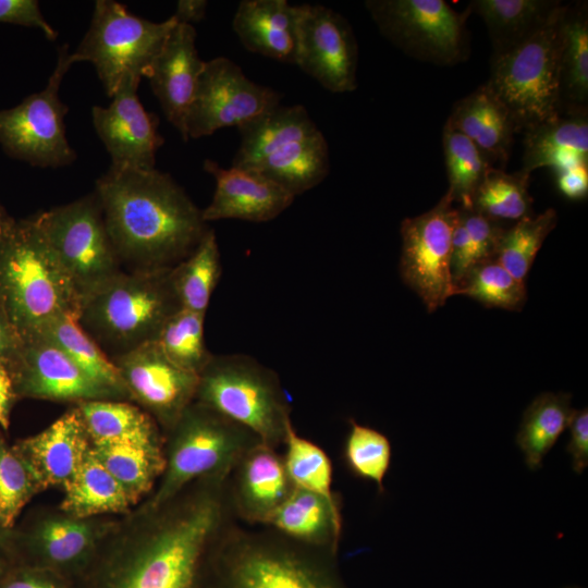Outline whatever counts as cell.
<instances>
[{
  "instance_id": "b9f144b4",
  "label": "cell",
  "mask_w": 588,
  "mask_h": 588,
  "mask_svg": "<svg viewBox=\"0 0 588 588\" xmlns=\"http://www.w3.org/2000/svg\"><path fill=\"white\" fill-rule=\"evenodd\" d=\"M205 316L181 308L164 322L155 341L172 363L196 375L213 355L205 342Z\"/></svg>"
},
{
  "instance_id": "5bb4252c",
  "label": "cell",
  "mask_w": 588,
  "mask_h": 588,
  "mask_svg": "<svg viewBox=\"0 0 588 588\" xmlns=\"http://www.w3.org/2000/svg\"><path fill=\"white\" fill-rule=\"evenodd\" d=\"M114 526L110 520L79 518L61 510L41 514L23 530L13 528L12 565L50 571L73 583Z\"/></svg>"
},
{
  "instance_id": "f35d334b",
  "label": "cell",
  "mask_w": 588,
  "mask_h": 588,
  "mask_svg": "<svg viewBox=\"0 0 588 588\" xmlns=\"http://www.w3.org/2000/svg\"><path fill=\"white\" fill-rule=\"evenodd\" d=\"M442 144L449 180L446 194L460 207L468 208L476 188L493 164L470 139L448 124L443 127Z\"/></svg>"
},
{
  "instance_id": "484cf974",
  "label": "cell",
  "mask_w": 588,
  "mask_h": 588,
  "mask_svg": "<svg viewBox=\"0 0 588 588\" xmlns=\"http://www.w3.org/2000/svg\"><path fill=\"white\" fill-rule=\"evenodd\" d=\"M588 113V7L564 4L560 23L559 114Z\"/></svg>"
},
{
  "instance_id": "ee69618b",
  "label": "cell",
  "mask_w": 588,
  "mask_h": 588,
  "mask_svg": "<svg viewBox=\"0 0 588 588\" xmlns=\"http://www.w3.org/2000/svg\"><path fill=\"white\" fill-rule=\"evenodd\" d=\"M40 490L26 463L0 430V523L13 529L25 505Z\"/></svg>"
},
{
  "instance_id": "ffe728a7",
  "label": "cell",
  "mask_w": 588,
  "mask_h": 588,
  "mask_svg": "<svg viewBox=\"0 0 588 588\" xmlns=\"http://www.w3.org/2000/svg\"><path fill=\"white\" fill-rule=\"evenodd\" d=\"M204 170L216 181L212 199L201 210L207 223L223 219L268 222L287 209L295 198L279 184L253 170L232 166L224 169L210 159L204 161Z\"/></svg>"
},
{
  "instance_id": "83f0119b",
  "label": "cell",
  "mask_w": 588,
  "mask_h": 588,
  "mask_svg": "<svg viewBox=\"0 0 588 588\" xmlns=\"http://www.w3.org/2000/svg\"><path fill=\"white\" fill-rule=\"evenodd\" d=\"M248 170L260 173L296 197L320 184L329 174V146L318 130L282 145Z\"/></svg>"
},
{
  "instance_id": "ac0fdd59",
  "label": "cell",
  "mask_w": 588,
  "mask_h": 588,
  "mask_svg": "<svg viewBox=\"0 0 588 588\" xmlns=\"http://www.w3.org/2000/svg\"><path fill=\"white\" fill-rule=\"evenodd\" d=\"M9 370L17 397L76 404L119 400L113 392L89 378L62 350L39 334L23 340Z\"/></svg>"
},
{
  "instance_id": "603a6c76",
  "label": "cell",
  "mask_w": 588,
  "mask_h": 588,
  "mask_svg": "<svg viewBox=\"0 0 588 588\" xmlns=\"http://www.w3.org/2000/svg\"><path fill=\"white\" fill-rule=\"evenodd\" d=\"M299 5L286 0H243L232 27L250 52L295 64Z\"/></svg>"
},
{
  "instance_id": "f907efd6",
  "label": "cell",
  "mask_w": 588,
  "mask_h": 588,
  "mask_svg": "<svg viewBox=\"0 0 588 588\" xmlns=\"http://www.w3.org/2000/svg\"><path fill=\"white\" fill-rule=\"evenodd\" d=\"M474 267L475 261L473 245L467 231L458 218L457 209V219L452 235L451 258V273L455 290Z\"/></svg>"
},
{
  "instance_id": "60d3db41",
  "label": "cell",
  "mask_w": 588,
  "mask_h": 588,
  "mask_svg": "<svg viewBox=\"0 0 588 588\" xmlns=\"http://www.w3.org/2000/svg\"><path fill=\"white\" fill-rule=\"evenodd\" d=\"M556 224L558 213L552 208L516 221L505 229L494 259L515 279L525 282L537 253Z\"/></svg>"
},
{
  "instance_id": "ab89813d",
  "label": "cell",
  "mask_w": 588,
  "mask_h": 588,
  "mask_svg": "<svg viewBox=\"0 0 588 588\" xmlns=\"http://www.w3.org/2000/svg\"><path fill=\"white\" fill-rule=\"evenodd\" d=\"M283 458L287 476L296 488L323 498L333 510L340 506L332 492V465L326 452L311 441L298 436L292 425L287 426Z\"/></svg>"
},
{
  "instance_id": "9c48e42d",
  "label": "cell",
  "mask_w": 588,
  "mask_h": 588,
  "mask_svg": "<svg viewBox=\"0 0 588 588\" xmlns=\"http://www.w3.org/2000/svg\"><path fill=\"white\" fill-rule=\"evenodd\" d=\"M173 15L151 22L133 15L120 2L97 0L90 25L72 54L75 62H90L109 97L121 83L140 82L176 24Z\"/></svg>"
},
{
  "instance_id": "816d5d0a",
  "label": "cell",
  "mask_w": 588,
  "mask_h": 588,
  "mask_svg": "<svg viewBox=\"0 0 588 588\" xmlns=\"http://www.w3.org/2000/svg\"><path fill=\"white\" fill-rule=\"evenodd\" d=\"M555 172L559 191L569 199H583L588 195V164L579 163Z\"/></svg>"
},
{
  "instance_id": "e575fe53",
  "label": "cell",
  "mask_w": 588,
  "mask_h": 588,
  "mask_svg": "<svg viewBox=\"0 0 588 588\" xmlns=\"http://www.w3.org/2000/svg\"><path fill=\"white\" fill-rule=\"evenodd\" d=\"M36 334L57 345L89 378L113 392L119 400L132 401L118 368L82 329L76 317L58 316L47 322Z\"/></svg>"
},
{
  "instance_id": "4dcf8cb0",
  "label": "cell",
  "mask_w": 588,
  "mask_h": 588,
  "mask_svg": "<svg viewBox=\"0 0 588 588\" xmlns=\"http://www.w3.org/2000/svg\"><path fill=\"white\" fill-rule=\"evenodd\" d=\"M241 142L232 167L248 169L282 145L319 128L302 105H278L237 126Z\"/></svg>"
},
{
  "instance_id": "d590c367",
  "label": "cell",
  "mask_w": 588,
  "mask_h": 588,
  "mask_svg": "<svg viewBox=\"0 0 588 588\" xmlns=\"http://www.w3.org/2000/svg\"><path fill=\"white\" fill-rule=\"evenodd\" d=\"M574 408L571 395L544 392L526 408L516 436V443L529 469L541 467L543 457L568 427Z\"/></svg>"
},
{
  "instance_id": "1f68e13d",
  "label": "cell",
  "mask_w": 588,
  "mask_h": 588,
  "mask_svg": "<svg viewBox=\"0 0 588 588\" xmlns=\"http://www.w3.org/2000/svg\"><path fill=\"white\" fill-rule=\"evenodd\" d=\"M91 450L121 485L132 505L151 492L166 467L163 440L91 444Z\"/></svg>"
},
{
  "instance_id": "8992f818",
  "label": "cell",
  "mask_w": 588,
  "mask_h": 588,
  "mask_svg": "<svg viewBox=\"0 0 588 588\" xmlns=\"http://www.w3.org/2000/svg\"><path fill=\"white\" fill-rule=\"evenodd\" d=\"M258 442L245 427L194 401L168 431L163 474L142 507L158 509L199 480H226L246 451Z\"/></svg>"
},
{
  "instance_id": "11a10c76",
  "label": "cell",
  "mask_w": 588,
  "mask_h": 588,
  "mask_svg": "<svg viewBox=\"0 0 588 588\" xmlns=\"http://www.w3.org/2000/svg\"><path fill=\"white\" fill-rule=\"evenodd\" d=\"M207 7L206 0H180L173 16L177 23L193 25L205 17Z\"/></svg>"
},
{
  "instance_id": "681fc988",
  "label": "cell",
  "mask_w": 588,
  "mask_h": 588,
  "mask_svg": "<svg viewBox=\"0 0 588 588\" xmlns=\"http://www.w3.org/2000/svg\"><path fill=\"white\" fill-rule=\"evenodd\" d=\"M567 428L569 440L566 451L572 457L573 470L580 474L588 465V411L586 407L573 411Z\"/></svg>"
},
{
  "instance_id": "d4e9b609",
  "label": "cell",
  "mask_w": 588,
  "mask_h": 588,
  "mask_svg": "<svg viewBox=\"0 0 588 588\" xmlns=\"http://www.w3.org/2000/svg\"><path fill=\"white\" fill-rule=\"evenodd\" d=\"M445 124L470 139L492 164L504 169L517 131L506 108L486 84L458 100Z\"/></svg>"
},
{
  "instance_id": "44dd1931",
  "label": "cell",
  "mask_w": 588,
  "mask_h": 588,
  "mask_svg": "<svg viewBox=\"0 0 588 588\" xmlns=\"http://www.w3.org/2000/svg\"><path fill=\"white\" fill-rule=\"evenodd\" d=\"M204 64L196 48L195 27L176 23L147 75L167 120L184 142L186 117Z\"/></svg>"
},
{
  "instance_id": "e0dca14e",
  "label": "cell",
  "mask_w": 588,
  "mask_h": 588,
  "mask_svg": "<svg viewBox=\"0 0 588 588\" xmlns=\"http://www.w3.org/2000/svg\"><path fill=\"white\" fill-rule=\"evenodd\" d=\"M111 360L132 401L167 431L195 401L199 376L172 363L155 341Z\"/></svg>"
},
{
  "instance_id": "2e32d148",
  "label": "cell",
  "mask_w": 588,
  "mask_h": 588,
  "mask_svg": "<svg viewBox=\"0 0 588 588\" xmlns=\"http://www.w3.org/2000/svg\"><path fill=\"white\" fill-rule=\"evenodd\" d=\"M295 65L330 93L357 88L358 45L348 21L321 4H299Z\"/></svg>"
},
{
  "instance_id": "7a4b0ae2",
  "label": "cell",
  "mask_w": 588,
  "mask_h": 588,
  "mask_svg": "<svg viewBox=\"0 0 588 588\" xmlns=\"http://www.w3.org/2000/svg\"><path fill=\"white\" fill-rule=\"evenodd\" d=\"M95 193L115 253L131 270L173 268L209 230L184 188L157 169L110 167Z\"/></svg>"
},
{
  "instance_id": "9a60e30c",
  "label": "cell",
  "mask_w": 588,
  "mask_h": 588,
  "mask_svg": "<svg viewBox=\"0 0 588 588\" xmlns=\"http://www.w3.org/2000/svg\"><path fill=\"white\" fill-rule=\"evenodd\" d=\"M280 100L279 91L250 81L229 58L205 61L186 117V139L237 127L280 105Z\"/></svg>"
},
{
  "instance_id": "db71d44e",
  "label": "cell",
  "mask_w": 588,
  "mask_h": 588,
  "mask_svg": "<svg viewBox=\"0 0 588 588\" xmlns=\"http://www.w3.org/2000/svg\"><path fill=\"white\" fill-rule=\"evenodd\" d=\"M16 399L10 370L0 363V427L2 430L9 429L10 415Z\"/></svg>"
},
{
  "instance_id": "f6af8a7d",
  "label": "cell",
  "mask_w": 588,
  "mask_h": 588,
  "mask_svg": "<svg viewBox=\"0 0 588 588\" xmlns=\"http://www.w3.org/2000/svg\"><path fill=\"white\" fill-rule=\"evenodd\" d=\"M348 468L359 478L373 481L380 492L391 464L389 439L380 431L351 420L344 448Z\"/></svg>"
},
{
  "instance_id": "7402d4cb",
  "label": "cell",
  "mask_w": 588,
  "mask_h": 588,
  "mask_svg": "<svg viewBox=\"0 0 588 588\" xmlns=\"http://www.w3.org/2000/svg\"><path fill=\"white\" fill-rule=\"evenodd\" d=\"M13 448L44 490L63 487L75 475L91 449V441L75 406L42 431L17 440Z\"/></svg>"
},
{
  "instance_id": "836d02e7",
  "label": "cell",
  "mask_w": 588,
  "mask_h": 588,
  "mask_svg": "<svg viewBox=\"0 0 588 588\" xmlns=\"http://www.w3.org/2000/svg\"><path fill=\"white\" fill-rule=\"evenodd\" d=\"M91 444L163 440L157 421L128 401L94 400L76 404Z\"/></svg>"
},
{
  "instance_id": "6f0895ef",
  "label": "cell",
  "mask_w": 588,
  "mask_h": 588,
  "mask_svg": "<svg viewBox=\"0 0 588 588\" xmlns=\"http://www.w3.org/2000/svg\"><path fill=\"white\" fill-rule=\"evenodd\" d=\"M13 219L8 216L3 207L0 205V235L4 232V230L10 225Z\"/></svg>"
},
{
  "instance_id": "277c9868",
  "label": "cell",
  "mask_w": 588,
  "mask_h": 588,
  "mask_svg": "<svg viewBox=\"0 0 588 588\" xmlns=\"http://www.w3.org/2000/svg\"><path fill=\"white\" fill-rule=\"evenodd\" d=\"M179 309L171 268L123 270L82 302L77 321L112 359L156 341Z\"/></svg>"
},
{
  "instance_id": "7dc6e473",
  "label": "cell",
  "mask_w": 588,
  "mask_h": 588,
  "mask_svg": "<svg viewBox=\"0 0 588 588\" xmlns=\"http://www.w3.org/2000/svg\"><path fill=\"white\" fill-rule=\"evenodd\" d=\"M0 23L39 28L49 40L58 37L36 0H0Z\"/></svg>"
},
{
  "instance_id": "bcb514c9",
  "label": "cell",
  "mask_w": 588,
  "mask_h": 588,
  "mask_svg": "<svg viewBox=\"0 0 588 588\" xmlns=\"http://www.w3.org/2000/svg\"><path fill=\"white\" fill-rule=\"evenodd\" d=\"M457 209L458 218L473 245L475 266L494 259L505 231L501 222L471 208L457 206Z\"/></svg>"
},
{
  "instance_id": "3957f363",
  "label": "cell",
  "mask_w": 588,
  "mask_h": 588,
  "mask_svg": "<svg viewBox=\"0 0 588 588\" xmlns=\"http://www.w3.org/2000/svg\"><path fill=\"white\" fill-rule=\"evenodd\" d=\"M0 308L22 340L58 316L78 317L81 299L33 217L0 235Z\"/></svg>"
},
{
  "instance_id": "7bdbcfd3",
  "label": "cell",
  "mask_w": 588,
  "mask_h": 588,
  "mask_svg": "<svg viewBox=\"0 0 588 588\" xmlns=\"http://www.w3.org/2000/svg\"><path fill=\"white\" fill-rule=\"evenodd\" d=\"M476 299L486 307L520 310L527 299L525 282L515 279L495 259L476 265L456 286L455 295Z\"/></svg>"
},
{
  "instance_id": "9f6ffc18",
  "label": "cell",
  "mask_w": 588,
  "mask_h": 588,
  "mask_svg": "<svg viewBox=\"0 0 588 588\" xmlns=\"http://www.w3.org/2000/svg\"><path fill=\"white\" fill-rule=\"evenodd\" d=\"M12 536L13 529H7L0 523V558L12 563Z\"/></svg>"
},
{
  "instance_id": "52a82bcc",
  "label": "cell",
  "mask_w": 588,
  "mask_h": 588,
  "mask_svg": "<svg viewBox=\"0 0 588 588\" xmlns=\"http://www.w3.org/2000/svg\"><path fill=\"white\" fill-rule=\"evenodd\" d=\"M195 401L245 427L275 449L292 422L277 373L245 354H213L198 375Z\"/></svg>"
},
{
  "instance_id": "680465c9",
  "label": "cell",
  "mask_w": 588,
  "mask_h": 588,
  "mask_svg": "<svg viewBox=\"0 0 588 588\" xmlns=\"http://www.w3.org/2000/svg\"><path fill=\"white\" fill-rule=\"evenodd\" d=\"M12 563L10 561L0 558V578L4 575V573L9 569Z\"/></svg>"
},
{
  "instance_id": "8fae6325",
  "label": "cell",
  "mask_w": 588,
  "mask_h": 588,
  "mask_svg": "<svg viewBox=\"0 0 588 588\" xmlns=\"http://www.w3.org/2000/svg\"><path fill=\"white\" fill-rule=\"evenodd\" d=\"M380 33L404 53L437 65H455L469 54L466 21L443 0H367Z\"/></svg>"
},
{
  "instance_id": "f546056e",
  "label": "cell",
  "mask_w": 588,
  "mask_h": 588,
  "mask_svg": "<svg viewBox=\"0 0 588 588\" xmlns=\"http://www.w3.org/2000/svg\"><path fill=\"white\" fill-rule=\"evenodd\" d=\"M562 5L559 0H474L467 8L482 19L494 56L537 33Z\"/></svg>"
},
{
  "instance_id": "74e56055",
  "label": "cell",
  "mask_w": 588,
  "mask_h": 588,
  "mask_svg": "<svg viewBox=\"0 0 588 588\" xmlns=\"http://www.w3.org/2000/svg\"><path fill=\"white\" fill-rule=\"evenodd\" d=\"M530 175L522 170L507 173L491 168L476 188L471 208L497 221H518L530 216L532 198L528 192Z\"/></svg>"
},
{
  "instance_id": "30bf717a",
  "label": "cell",
  "mask_w": 588,
  "mask_h": 588,
  "mask_svg": "<svg viewBox=\"0 0 588 588\" xmlns=\"http://www.w3.org/2000/svg\"><path fill=\"white\" fill-rule=\"evenodd\" d=\"M33 218L81 304L123 271L96 193Z\"/></svg>"
},
{
  "instance_id": "8d00e7d4",
  "label": "cell",
  "mask_w": 588,
  "mask_h": 588,
  "mask_svg": "<svg viewBox=\"0 0 588 588\" xmlns=\"http://www.w3.org/2000/svg\"><path fill=\"white\" fill-rule=\"evenodd\" d=\"M220 274L217 236L209 228L195 249L171 268V282L181 308L206 315Z\"/></svg>"
},
{
  "instance_id": "7c38bea8",
  "label": "cell",
  "mask_w": 588,
  "mask_h": 588,
  "mask_svg": "<svg viewBox=\"0 0 588 588\" xmlns=\"http://www.w3.org/2000/svg\"><path fill=\"white\" fill-rule=\"evenodd\" d=\"M73 63L69 46H61L46 87L20 105L0 110V145L8 155L40 168L63 167L75 160L65 135L69 109L59 97L63 77Z\"/></svg>"
},
{
  "instance_id": "6da1fadb",
  "label": "cell",
  "mask_w": 588,
  "mask_h": 588,
  "mask_svg": "<svg viewBox=\"0 0 588 588\" xmlns=\"http://www.w3.org/2000/svg\"><path fill=\"white\" fill-rule=\"evenodd\" d=\"M224 482L199 480L189 493L115 524L77 578L78 588H205Z\"/></svg>"
},
{
  "instance_id": "4fadbf2b",
  "label": "cell",
  "mask_w": 588,
  "mask_h": 588,
  "mask_svg": "<svg viewBox=\"0 0 588 588\" xmlns=\"http://www.w3.org/2000/svg\"><path fill=\"white\" fill-rule=\"evenodd\" d=\"M456 219L457 206L445 193L430 210L401 223V277L429 311L455 295L451 258Z\"/></svg>"
},
{
  "instance_id": "d6a6232c",
  "label": "cell",
  "mask_w": 588,
  "mask_h": 588,
  "mask_svg": "<svg viewBox=\"0 0 588 588\" xmlns=\"http://www.w3.org/2000/svg\"><path fill=\"white\" fill-rule=\"evenodd\" d=\"M63 490L60 510L79 518L124 514L133 506L121 485L97 460L91 449Z\"/></svg>"
},
{
  "instance_id": "cb8c5ba5",
  "label": "cell",
  "mask_w": 588,
  "mask_h": 588,
  "mask_svg": "<svg viewBox=\"0 0 588 588\" xmlns=\"http://www.w3.org/2000/svg\"><path fill=\"white\" fill-rule=\"evenodd\" d=\"M234 505L242 518L265 524L293 489L275 449L254 444L235 467Z\"/></svg>"
},
{
  "instance_id": "c3c4849f",
  "label": "cell",
  "mask_w": 588,
  "mask_h": 588,
  "mask_svg": "<svg viewBox=\"0 0 588 588\" xmlns=\"http://www.w3.org/2000/svg\"><path fill=\"white\" fill-rule=\"evenodd\" d=\"M70 580L50 571L11 565L0 578V588H73Z\"/></svg>"
},
{
  "instance_id": "4316f807",
  "label": "cell",
  "mask_w": 588,
  "mask_h": 588,
  "mask_svg": "<svg viewBox=\"0 0 588 588\" xmlns=\"http://www.w3.org/2000/svg\"><path fill=\"white\" fill-rule=\"evenodd\" d=\"M522 171L588 164V113L560 114L524 131Z\"/></svg>"
},
{
  "instance_id": "f5cc1de1",
  "label": "cell",
  "mask_w": 588,
  "mask_h": 588,
  "mask_svg": "<svg viewBox=\"0 0 588 588\" xmlns=\"http://www.w3.org/2000/svg\"><path fill=\"white\" fill-rule=\"evenodd\" d=\"M23 340L0 308V363L8 369L15 362Z\"/></svg>"
},
{
  "instance_id": "f1b7e54d",
  "label": "cell",
  "mask_w": 588,
  "mask_h": 588,
  "mask_svg": "<svg viewBox=\"0 0 588 588\" xmlns=\"http://www.w3.org/2000/svg\"><path fill=\"white\" fill-rule=\"evenodd\" d=\"M293 541L336 554L342 529L341 512L321 497L293 487L284 502L265 523Z\"/></svg>"
},
{
  "instance_id": "ba28073f",
  "label": "cell",
  "mask_w": 588,
  "mask_h": 588,
  "mask_svg": "<svg viewBox=\"0 0 588 588\" xmlns=\"http://www.w3.org/2000/svg\"><path fill=\"white\" fill-rule=\"evenodd\" d=\"M564 4L537 33L491 58L486 83L517 132L559 117L560 23Z\"/></svg>"
},
{
  "instance_id": "5b68a950",
  "label": "cell",
  "mask_w": 588,
  "mask_h": 588,
  "mask_svg": "<svg viewBox=\"0 0 588 588\" xmlns=\"http://www.w3.org/2000/svg\"><path fill=\"white\" fill-rule=\"evenodd\" d=\"M331 551L234 534L211 552L205 588H346Z\"/></svg>"
},
{
  "instance_id": "d6986e66",
  "label": "cell",
  "mask_w": 588,
  "mask_h": 588,
  "mask_svg": "<svg viewBox=\"0 0 588 588\" xmlns=\"http://www.w3.org/2000/svg\"><path fill=\"white\" fill-rule=\"evenodd\" d=\"M138 84L132 78L123 81L108 107L91 108L94 127L113 168L155 169L156 154L164 143L158 133L157 115L146 111L139 101Z\"/></svg>"
}]
</instances>
